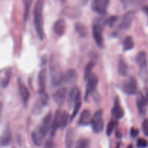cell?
Returning a JSON list of instances; mask_svg holds the SVG:
<instances>
[{
  "instance_id": "8d00e7d4",
  "label": "cell",
  "mask_w": 148,
  "mask_h": 148,
  "mask_svg": "<svg viewBox=\"0 0 148 148\" xmlns=\"http://www.w3.org/2000/svg\"><path fill=\"white\" fill-rule=\"evenodd\" d=\"M120 1H121L122 4H123L125 7H128V6L133 4L134 0H120Z\"/></svg>"
},
{
  "instance_id": "9c48e42d",
  "label": "cell",
  "mask_w": 148,
  "mask_h": 148,
  "mask_svg": "<svg viewBox=\"0 0 148 148\" xmlns=\"http://www.w3.org/2000/svg\"><path fill=\"white\" fill-rule=\"evenodd\" d=\"M110 0H92L91 9L94 12L99 14H104L108 8Z\"/></svg>"
},
{
  "instance_id": "d4e9b609",
  "label": "cell",
  "mask_w": 148,
  "mask_h": 148,
  "mask_svg": "<svg viewBox=\"0 0 148 148\" xmlns=\"http://www.w3.org/2000/svg\"><path fill=\"white\" fill-rule=\"evenodd\" d=\"M134 47V41H133V37L131 36H127L125 38L123 42V49L125 51L131 50Z\"/></svg>"
},
{
  "instance_id": "4dcf8cb0",
  "label": "cell",
  "mask_w": 148,
  "mask_h": 148,
  "mask_svg": "<svg viewBox=\"0 0 148 148\" xmlns=\"http://www.w3.org/2000/svg\"><path fill=\"white\" fill-rule=\"evenodd\" d=\"M74 108H73V111L72 114H71V121H73L74 118L76 116V115L78 114V111H79L80 108L81 107V99L78 100L76 103H75V105L73 106Z\"/></svg>"
},
{
  "instance_id": "ee69618b",
  "label": "cell",
  "mask_w": 148,
  "mask_h": 148,
  "mask_svg": "<svg viewBox=\"0 0 148 148\" xmlns=\"http://www.w3.org/2000/svg\"><path fill=\"white\" fill-rule=\"evenodd\" d=\"M61 1H65V0H61Z\"/></svg>"
},
{
  "instance_id": "2e32d148",
  "label": "cell",
  "mask_w": 148,
  "mask_h": 148,
  "mask_svg": "<svg viewBox=\"0 0 148 148\" xmlns=\"http://www.w3.org/2000/svg\"><path fill=\"white\" fill-rule=\"evenodd\" d=\"M80 99H81V92H80L79 88L75 86L71 88V91L68 93V104L70 105V106L75 105V103Z\"/></svg>"
},
{
  "instance_id": "7c38bea8",
  "label": "cell",
  "mask_w": 148,
  "mask_h": 148,
  "mask_svg": "<svg viewBox=\"0 0 148 148\" xmlns=\"http://www.w3.org/2000/svg\"><path fill=\"white\" fill-rule=\"evenodd\" d=\"M17 85H18L19 93L21 97L22 101H23L24 105L26 106L28 103L29 99H30V92H29V90L26 85L23 83L20 78H18V79H17Z\"/></svg>"
},
{
  "instance_id": "44dd1931",
  "label": "cell",
  "mask_w": 148,
  "mask_h": 148,
  "mask_svg": "<svg viewBox=\"0 0 148 148\" xmlns=\"http://www.w3.org/2000/svg\"><path fill=\"white\" fill-rule=\"evenodd\" d=\"M77 79V73L74 69H69L64 73L63 82L65 83H72Z\"/></svg>"
},
{
  "instance_id": "cb8c5ba5",
  "label": "cell",
  "mask_w": 148,
  "mask_h": 148,
  "mask_svg": "<svg viewBox=\"0 0 148 148\" xmlns=\"http://www.w3.org/2000/svg\"><path fill=\"white\" fill-rule=\"evenodd\" d=\"M75 30L78 36L81 38H86L88 36V30L84 24L81 23H75Z\"/></svg>"
},
{
  "instance_id": "ba28073f",
  "label": "cell",
  "mask_w": 148,
  "mask_h": 148,
  "mask_svg": "<svg viewBox=\"0 0 148 148\" xmlns=\"http://www.w3.org/2000/svg\"><path fill=\"white\" fill-rule=\"evenodd\" d=\"M121 89L127 95H134L137 92V82L133 77H130L122 83Z\"/></svg>"
},
{
  "instance_id": "83f0119b",
  "label": "cell",
  "mask_w": 148,
  "mask_h": 148,
  "mask_svg": "<svg viewBox=\"0 0 148 148\" xmlns=\"http://www.w3.org/2000/svg\"><path fill=\"white\" fill-rule=\"evenodd\" d=\"M90 140L87 138L78 140L75 143V148H89Z\"/></svg>"
},
{
  "instance_id": "4316f807",
  "label": "cell",
  "mask_w": 148,
  "mask_h": 148,
  "mask_svg": "<svg viewBox=\"0 0 148 148\" xmlns=\"http://www.w3.org/2000/svg\"><path fill=\"white\" fill-rule=\"evenodd\" d=\"M23 4H24V21L26 22L27 19L28 18L30 9L31 7L33 0H23Z\"/></svg>"
},
{
  "instance_id": "277c9868",
  "label": "cell",
  "mask_w": 148,
  "mask_h": 148,
  "mask_svg": "<svg viewBox=\"0 0 148 148\" xmlns=\"http://www.w3.org/2000/svg\"><path fill=\"white\" fill-rule=\"evenodd\" d=\"M69 119V115L65 111L58 110L55 113V115L52 119L51 132L52 136H54L55 132L58 129H64L67 126Z\"/></svg>"
},
{
  "instance_id": "9a60e30c",
  "label": "cell",
  "mask_w": 148,
  "mask_h": 148,
  "mask_svg": "<svg viewBox=\"0 0 148 148\" xmlns=\"http://www.w3.org/2000/svg\"><path fill=\"white\" fill-rule=\"evenodd\" d=\"M112 116L115 119H120L124 116V111L121 106L120 105L118 98H116L114 101V105H113V108H112Z\"/></svg>"
},
{
  "instance_id": "5b68a950",
  "label": "cell",
  "mask_w": 148,
  "mask_h": 148,
  "mask_svg": "<svg viewBox=\"0 0 148 148\" xmlns=\"http://www.w3.org/2000/svg\"><path fill=\"white\" fill-rule=\"evenodd\" d=\"M92 35L96 44L100 48H103L104 38L102 36V25L99 19H97L93 23Z\"/></svg>"
},
{
  "instance_id": "5bb4252c",
  "label": "cell",
  "mask_w": 148,
  "mask_h": 148,
  "mask_svg": "<svg viewBox=\"0 0 148 148\" xmlns=\"http://www.w3.org/2000/svg\"><path fill=\"white\" fill-rule=\"evenodd\" d=\"M133 20V12H128L123 15L121 21H120L119 27L122 30H127L131 26Z\"/></svg>"
},
{
  "instance_id": "d590c367",
  "label": "cell",
  "mask_w": 148,
  "mask_h": 148,
  "mask_svg": "<svg viewBox=\"0 0 148 148\" xmlns=\"http://www.w3.org/2000/svg\"><path fill=\"white\" fill-rule=\"evenodd\" d=\"M139 130H137V129L136 128H131V131H130V134H131V137H133V138H135V137H136L138 136V134H139Z\"/></svg>"
},
{
  "instance_id": "7402d4cb",
  "label": "cell",
  "mask_w": 148,
  "mask_h": 148,
  "mask_svg": "<svg viewBox=\"0 0 148 148\" xmlns=\"http://www.w3.org/2000/svg\"><path fill=\"white\" fill-rule=\"evenodd\" d=\"M118 72L120 76L125 77L128 74V65L124 59L120 57L118 63Z\"/></svg>"
},
{
  "instance_id": "d6986e66",
  "label": "cell",
  "mask_w": 148,
  "mask_h": 148,
  "mask_svg": "<svg viewBox=\"0 0 148 148\" xmlns=\"http://www.w3.org/2000/svg\"><path fill=\"white\" fill-rule=\"evenodd\" d=\"M12 141V137L11 130L9 127H7L3 132L1 138H0V145L3 147L10 145Z\"/></svg>"
},
{
  "instance_id": "8992f818",
  "label": "cell",
  "mask_w": 148,
  "mask_h": 148,
  "mask_svg": "<svg viewBox=\"0 0 148 148\" xmlns=\"http://www.w3.org/2000/svg\"><path fill=\"white\" fill-rule=\"evenodd\" d=\"M136 62L139 67V75L141 77L145 80L147 79V54L145 51L139 52L136 57Z\"/></svg>"
},
{
  "instance_id": "484cf974",
  "label": "cell",
  "mask_w": 148,
  "mask_h": 148,
  "mask_svg": "<svg viewBox=\"0 0 148 148\" xmlns=\"http://www.w3.org/2000/svg\"><path fill=\"white\" fill-rule=\"evenodd\" d=\"M95 64L96 62H94L93 60H91L90 61V62L87 64L86 66H85V70H84V79H85V80H87V79L89 78V75L92 73L91 71H92L93 68L94 67Z\"/></svg>"
},
{
  "instance_id": "8fae6325",
  "label": "cell",
  "mask_w": 148,
  "mask_h": 148,
  "mask_svg": "<svg viewBox=\"0 0 148 148\" xmlns=\"http://www.w3.org/2000/svg\"><path fill=\"white\" fill-rule=\"evenodd\" d=\"M67 93H68V88L66 87H62L58 89L52 95V98H53L55 103L57 104L59 106L63 105L65 98H66Z\"/></svg>"
},
{
  "instance_id": "30bf717a",
  "label": "cell",
  "mask_w": 148,
  "mask_h": 148,
  "mask_svg": "<svg viewBox=\"0 0 148 148\" xmlns=\"http://www.w3.org/2000/svg\"><path fill=\"white\" fill-rule=\"evenodd\" d=\"M97 84H98V78L94 74L91 73L87 79L86 90L85 93V100L87 101L88 98L91 94H92L96 90Z\"/></svg>"
},
{
  "instance_id": "ffe728a7",
  "label": "cell",
  "mask_w": 148,
  "mask_h": 148,
  "mask_svg": "<svg viewBox=\"0 0 148 148\" xmlns=\"http://www.w3.org/2000/svg\"><path fill=\"white\" fill-rule=\"evenodd\" d=\"M91 121V113L89 110L86 109L81 112V116H80L79 121H78V124L81 126H85L87 124H89Z\"/></svg>"
},
{
  "instance_id": "f35d334b",
  "label": "cell",
  "mask_w": 148,
  "mask_h": 148,
  "mask_svg": "<svg viewBox=\"0 0 148 148\" xmlns=\"http://www.w3.org/2000/svg\"><path fill=\"white\" fill-rule=\"evenodd\" d=\"M79 1L82 5H85V4H87V2L89 1V0H79Z\"/></svg>"
},
{
  "instance_id": "7a4b0ae2",
  "label": "cell",
  "mask_w": 148,
  "mask_h": 148,
  "mask_svg": "<svg viewBox=\"0 0 148 148\" xmlns=\"http://www.w3.org/2000/svg\"><path fill=\"white\" fill-rule=\"evenodd\" d=\"M45 0H37L33 11V23L36 33L40 40L44 38L43 9Z\"/></svg>"
},
{
  "instance_id": "d6a6232c",
  "label": "cell",
  "mask_w": 148,
  "mask_h": 148,
  "mask_svg": "<svg viewBox=\"0 0 148 148\" xmlns=\"http://www.w3.org/2000/svg\"><path fill=\"white\" fill-rule=\"evenodd\" d=\"M147 145L148 142L143 138H139L136 142V147L138 148H145Z\"/></svg>"
},
{
  "instance_id": "6da1fadb",
  "label": "cell",
  "mask_w": 148,
  "mask_h": 148,
  "mask_svg": "<svg viewBox=\"0 0 148 148\" xmlns=\"http://www.w3.org/2000/svg\"><path fill=\"white\" fill-rule=\"evenodd\" d=\"M52 114L49 112L42 120L40 125L32 133V140L36 146H41L44 142V139L46 137L49 130H51L52 124Z\"/></svg>"
},
{
  "instance_id": "e0dca14e",
  "label": "cell",
  "mask_w": 148,
  "mask_h": 148,
  "mask_svg": "<svg viewBox=\"0 0 148 148\" xmlns=\"http://www.w3.org/2000/svg\"><path fill=\"white\" fill-rule=\"evenodd\" d=\"M46 80H47V73L46 68H42L39 73V93L46 92Z\"/></svg>"
},
{
  "instance_id": "f546056e",
  "label": "cell",
  "mask_w": 148,
  "mask_h": 148,
  "mask_svg": "<svg viewBox=\"0 0 148 148\" xmlns=\"http://www.w3.org/2000/svg\"><path fill=\"white\" fill-rule=\"evenodd\" d=\"M117 125H118V121L116 119H113L112 120V121H110L107 126V129H106V134H107V136L111 135L113 130H114V129L115 128Z\"/></svg>"
},
{
  "instance_id": "7bdbcfd3",
  "label": "cell",
  "mask_w": 148,
  "mask_h": 148,
  "mask_svg": "<svg viewBox=\"0 0 148 148\" xmlns=\"http://www.w3.org/2000/svg\"><path fill=\"white\" fill-rule=\"evenodd\" d=\"M119 145H120L118 144V145H117V147H116V148H119V147H120V146H119Z\"/></svg>"
},
{
  "instance_id": "b9f144b4",
  "label": "cell",
  "mask_w": 148,
  "mask_h": 148,
  "mask_svg": "<svg viewBox=\"0 0 148 148\" xmlns=\"http://www.w3.org/2000/svg\"><path fill=\"white\" fill-rule=\"evenodd\" d=\"M127 148H133V147L132 145H129L127 147Z\"/></svg>"
},
{
  "instance_id": "ac0fdd59",
  "label": "cell",
  "mask_w": 148,
  "mask_h": 148,
  "mask_svg": "<svg viewBox=\"0 0 148 148\" xmlns=\"http://www.w3.org/2000/svg\"><path fill=\"white\" fill-rule=\"evenodd\" d=\"M53 30L55 34L58 36H63L66 30V24L63 19H58L55 21L53 26Z\"/></svg>"
},
{
  "instance_id": "f1b7e54d",
  "label": "cell",
  "mask_w": 148,
  "mask_h": 148,
  "mask_svg": "<svg viewBox=\"0 0 148 148\" xmlns=\"http://www.w3.org/2000/svg\"><path fill=\"white\" fill-rule=\"evenodd\" d=\"M11 75H12L11 70H10V69H8V70L5 72V75H4V78L1 79V85L2 88H6V87L8 86L9 83H10V79H11Z\"/></svg>"
},
{
  "instance_id": "74e56055",
  "label": "cell",
  "mask_w": 148,
  "mask_h": 148,
  "mask_svg": "<svg viewBox=\"0 0 148 148\" xmlns=\"http://www.w3.org/2000/svg\"><path fill=\"white\" fill-rule=\"evenodd\" d=\"M2 108H3V106H2V103H1V102H0V121H1V114H2Z\"/></svg>"
},
{
  "instance_id": "4fadbf2b",
  "label": "cell",
  "mask_w": 148,
  "mask_h": 148,
  "mask_svg": "<svg viewBox=\"0 0 148 148\" xmlns=\"http://www.w3.org/2000/svg\"><path fill=\"white\" fill-rule=\"evenodd\" d=\"M148 106V96L139 94L136 99V106L139 113L142 115H145L147 112V108Z\"/></svg>"
},
{
  "instance_id": "1f68e13d",
  "label": "cell",
  "mask_w": 148,
  "mask_h": 148,
  "mask_svg": "<svg viewBox=\"0 0 148 148\" xmlns=\"http://www.w3.org/2000/svg\"><path fill=\"white\" fill-rule=\"evenodd\" d=\"M118 17L116 15H112L110 17H107L105 20L104 21V24L107 25H109L110 27H113V24L117 21Z\"/></svg>"
},
{
  "instance_id": "ab89813d",
  "label": "cell",
  "mask_w": 148,
  "mask_h": 148,
  "mask_svg": "<svg viewBox=\"0 0 148 148\" xmlns=\"http://www.w3.org/2000/svg\"><path fill=\"white\" fill-rule=\"evenodd\" d=\"M143 11L145 12L147 14V15L148 16V6L143 7Z\"/></svg>"
},
{
  "instance_id": "836d02e7",
  "label": "cell",
  "mask_w": 148,
  "mask_h": 148,
  "mask_svg": "<svg viewBox=\"0 0 148 148\" xmlns=\"http://www.w3.org/2000/svg\"><path fill=\"white\" fill-rule=\"evenodd\" d=\"M142 129L145 136L148 137V119H145L142 124Z\"/></svg>"
},
{
  "instance_id": "603a6c76",
  "label": "cell",
  "mask_w": 148,
  "mask_h": 148,
  "mask_svg": "<svg viewBox=\"0 0 148 148\" xmlns=\"http://www.w3.org/2000/svg\"><path fill=\"white\" fill-rule=\"evenodd\" d=\"M74 132L73 130L69 128L66 132L65 134V148H73V146Z\"/></svg>"
},
{
  "instance_id": "52a82bcc",
  "label": "cell",
  "mask_w": 148,
  "mask_h": 148,
  "mask_svg": "<svg viewBox=\"0 0 148 148\" xmlns=\"http://www.w3.org/2000/svg\"><path fill=\"white\" fill-rule=\"evenodd\" d=\"M102 110H98L96 111L93 117L91 118V121L90 124H91L92 130L94 133L98 134L100 133L104 127V121L102 119Z\"/></svg>"
},
{
  "instance_id": "3957f363",
  "label": "cell",
  "mask_w": 148,
  "mask_h": 148,
  "mask_svg": "<svg viewBox=\"0 0 148 148\" xmlns=\"http://www.w3.org/2000/svg\"><path fill=\"white\" fill-rule=\"evenodd\" d=\"M51 82L54 87L61 85L63 82L64 73L62 70L59 62L55 57H52L50 61Z\"/></svg>"
},
{
  "instance_id": "e575fe53",
  "label": "cell",
  "mask_w": 148,
  "mask_h": 148,
  "mask_svg": "<svg viewBox=\"0 0 148 148\" xmlns=\"http://www.w3.org/2000/svg\"><path fill=\"white\" fill-rule=\"evenodd\" d=\"M55 145L52 139H49L45 143V148H55Z\"/></svg>"
},
{
  "instance_id": "60d3db41",
  "label": "cell",
  "mask_w": 148,
  "mask_h": 148,
  "mask_svg": "<svg viewBox=\"0 0 148 148\" xmlns=\"http://www.w3.org/2000/svg\"><path fill=\"white\" fill-rule=\"evenodd\" d=\"M116 135H117V137H118V138H120V137H121V134H120L119 132H116Z\"/></svg>"
}]
</instances>
